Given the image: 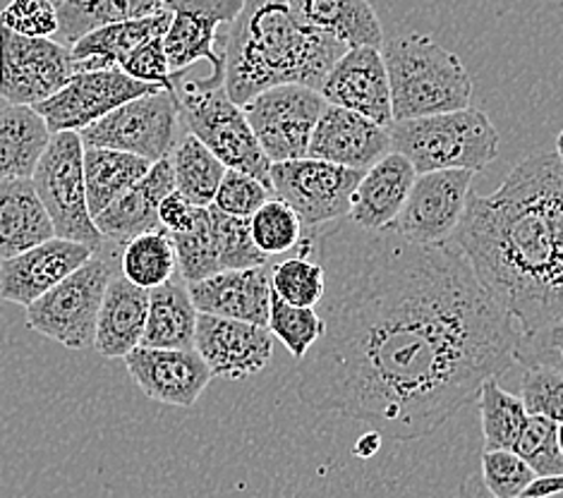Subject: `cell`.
<instances>
[{
	"label": "cell",
	"instance_id": "6da1fadb",
	"mask_svg": "<svg viewBox=\"0 0 563 498\" xmlns=\"http://www.w3.org/2000/svg\"><path fill=\"white\" fill-rule=\"evenodd\" d=\"M319 235L324 333L300 359L307 406L415 441L514 365L520 327L455 242L418 245L355 225Z\"/></svg>",
	"mask_w": 563,
	"mask_h": 498
},
{
	"label": "cell",
	"instance_id": "7a4b0ae2",
	"mask_svg": "<svg viewBox=\"0 0 563 498\" xmlns=\"http://www.w3.org/2000/svg\"><path fill=\"white\" fill-rule=\"evenodd\" d=\"M223 89L238 106L278 85L319 89L345 44L295 20L288 0H243L223 42Z\"/></svg>",
	"mask_w": 563,
	"mask_h": 498
},
{
	"label": "cell",
	"instance_id": "3957f363",
	"mask_svg": "<svg viewBox=\"0 0 563 498\" xmlns=\"http://www.w3.org/2000/svg\"><path fill=\"white\" fill-rule=\"evenodd\" d=\"M394 120L424 118L471 106L473 79L453 51L427 34L396 36L384 44Z\"/></svg>",
	"mask_w": 563,
	"mask_h": 498
},
{
	"label": "cell",
	"instance_id": "277c9868",
	"mask_svg": "<svg viewBox=\"0 0 563 498\" xmlns=\"http://www.w3.org/2000/svg\"><path fill=\"white\" fill-rule=\"evenodd\" d=\"M391 152L404 154L418 173L482 170L499 156L501 134L492 118L465 106L459 111L394 120Z\"/></svg>",
	"mask_w": 563,
	"mask_h": 498
},
{
	"label": "cell",
	"instance_id": "5b68a950",
	"mask_svg": "<svg viewBox=\"0 0 563 498\" xmlns=\"http://www.w3.org/2000/svg\"><path fill=\"white\" fill-rule=\"evenodd\" d=\"M178 91L180 120L225 168L250 173L272 190V161L266 158L250 120L223 87H205L199 79H183Z\"/></svg>",
	"mask_w": 563,
	"mask_h": 498
},
{
	"label": "cell",
	"instance_id": "8992f818",
	"mask_svg": "<svg viewBox=\"0 0 563 498\" xmlns=\"http://www.w3.org/2000/svg\"><path fill=\"white\" fill-rule=\"evenodd\" d=\"M82 158L85 144L79 140V132L51 134L32 182L38 199L44 201L56 235L82 242L89 250L99 252L103 235L89 213Z\"/></svg>",
	"mask_w": 563,
	"mask_h": 498
},
{
	"label": "cell",
	"instance_id": "52a82bcc",
	"mask_svg": "<svg viewBox=\"0 0 563 498\" xmlns=\"http://www.w3.org/2000/svg\"><path fill=\"white\" fill-rule=\"evenodd\" d=\"M113 272L106 259L91 257L26 309V329L46 335L68 350L93 343L97 317Z\"/></svg>",
	"mask_w": 563,
	"mask_h": 498
},
{
	"label": "cell",
	"instance_id": "ba28073f",
	"mask_svg": "<svg viewBox=\"0 0 563 498\" xmlns=\"http://www.w3.org/2000/svg\"><path fill=\"white\" fill-rule=\"evenodd\" d=\"M269 175L274 197L298 213L305 233H317L351 217L353 195L365 170L305 156L272 164Z\"/></svg>",
	"mask_w": 563,
	"mask_h": 498
},
{
	"label": "cell",
	"instance_id": "9c48e42d",
	"mask_svg": "<svg viewBox=\"0 0 563 498\" xmlns=\"http://www.w3.org/2000/svg\"><path fill=\"white\" fill-rule=\"evenodd\" d=\"M178 91L161 89L118 106L115 111L79 132V140L85 146L137 154L156 164L161 158H168L173 146L178 144Z\"/></svg>",
	"mask_w": 563,
	"mask_h": 498
},
{
	"label": "cell",
	"instance_id": "30bf717a",
	"mask_svg": "<svg viewBox=\"0 0 563 498\" xmlns=\"http://www.w3.org/2000/svg\"><path fill=\"white\" fill-rule=\"evenodd\" d=\"M319 89L305 85H278L250 99L243 111L272 164L305 158L317 120L324 111Z\"/></svg>",
	"mask_w": 563,
	"mask_h": 498
},
{
	"label": "cell",
	"instance_id": "8fae6325",
	"mask_svg": "<svg viewBox=\"0 0 563 498\" xmlns=\"http://www.w3.org/2000/svg\"><path fill=\"white\" fill-rule=\"evenodd\" d=\"M73 75L70 46L0 24V99L10 106H36L68 85Z\"/></svg>",
	"mask_w": 563,
	"mask_h": 498
},
{
	"label": "cell",
	"instance_id": "7c38bea8",
	"mask_svg": "<svg viewBox=\"0 0 563 498\" xmlns=\"http://www.w3.org/2000/svg\"><path fill=\"white\" fill-rule=\"evenodd\" d=\"M473 178V170L418 173L404 209L384 231L418 245L449 242L465 217Z\"/></svg>",
	"mask_w": 563,
	"mask_h": 498
},
{
	"label": "cell",
	"instance_id": "4fadbf2b",
	"mask_svg": "<svg viewBox=\"0 0 563 498\" xmlns=\"http://www.w3.org/2000/svg\"><path fill=\"white\" fill-rule=\"evenodd\" d=\"M156 91H161V87L132 79L120 67L82 70L75 73L68 79V85L58 89L53 97L36 103L34 111L44 118L51 134L82 132L103 115L115 111L118 106Z\"/></svg>",
	"mask_w": 563,
	"mask_h": 498
},
{
	"label": "cell",
	"instance_id": "5bb4252c",
	"mask_svg": "<svg viewBox=\"0 0 563 498\" xmlns=\"http://www.w3.org/2000/svg\"><path fill=\"white\" fill-rule=\"evenodd\" d=\"M164 8L170 12V24L164 34L170 75L180 77L187 67L207 60L213 73L199 82L223 87L225 63L223 51L217 48L219 26L238 18L243 0H164Z\"/></svg>",
	"mask_w": 563,
	"mask_h": 498
},
{
	"label": "cell",
	"instance_id": "9a60e30c",
	"mask_svg": "<svg viewBox=\"0 0 563 498\" xmlns=\"http://www.w3.org/2000/svg\"><path fill=\"white\" fill-rule=\"evenodd\" d=\"M195 350L213 376L240 381L260 374L274 355V333L269 327L250 321L199 314L195 329Z\"/></svg>",
	"mask_w": 563,
	"mask_h": 498
},
{
	"label": "cell",
	"instance_id": "2e32d148",
	"mask_svg": "<svg viewBox=\"0 0 563 498\" xmlns=\"http://www.w3.org/2000/svg\"><path fill=\"white\" fill-rule=\"evenodd\" d=\"M128 374L146 398L173 408H192L213 374L197 350L137 345L123 357Z\"/></svg>",
	"mask_w": 563,
	"mask_h": 498
},
{
	"label": "cell",
	"instance_id": "e0dca14e",
	"mask_svg": "<svg viewBox=\"0 0 563 498\" xmlns=\"http://www.w3.org/2000/svg\"><path fill=\"white\" fill-rule=\"evenodd\" d=\"M319 93L327 103L343 106L388 128L394 123L391 87H388L382 48L353 46L333 63Z\"/></svg>",
	"mask_w": 563,
	"mask_h": 498
},
{
	"label": "cell",
	"instance_id": "ac0fdd59",
	"mask_svg": "<svg viewBox=\"0 0 563 498\" xmlns=\"http://www.w3.org/2000/svg\"><path fill=\"white\" fill-rule=\"evenodd\" d=\"M93 254L82 242L51 237L0 264V300L30 307Z\"/></svg>",
	"mask_w": 563,
	"mask_h": 498
},
{
	"label": "cell",
	"instance_id": "d6986e66",
	"mask_svg": "<svg viewBox=\"0 0 563 498\" xmlns=\"http://www.w3.org/2000/svg\"><path fill=\"white\" fill-rule=\"evenodd\" d=\"M388 152H391L388 128L355 111H347L343 106L327 103L317 120L307 156L331 161V164L345 168L367 170Z\"/></svg>",
	"mask_w": 563,
	"mask_h": 498
},
{
	"label": "cell",
	"instance_id": "ffe728a7",
	"mask_svg": "<svg viewBox=\"0 0 563 498\" xmlns=\"http://www.w3.org/2000/svg\"><path fill=\"white\" fill-rule=\"evenodd\" d=\"M192 305L199 314L250 321V324H269L272 307V266L233 268L219 272L205 280L187 286Z\"/></svg>",
	"mask_w": 563,
	"mask_h": 498
},
{
	"label": "cell",
	"instance_id": "44dd1931",
	"mask_svg": "<svg viewBox=\"0 0 563 498\" xmlns=\"http://www.w3.org/2000/svg\"><path fill=\"white\" fill-rule=\"evenodd\" d=\"M176 190L168 158H161L144 178L120 195L113 204L93 217L99 233L115 242H130L142 233L158 231V207L166 195Z\"/></svg>",
	"mask_w": 563,
	"mask_h": 498
},
{
	"label": "cell",
	"instance_id": "7402d4cb",
	"mask_svg": "<svg viewBox=\"0 0 563 498\" xmlns=\"http://www.w3.org/2000/svg\"><path fill=\"white\" fill-rule=\"evenodd\" d=\"M415 178L418 170L404 154L388 152L382 156L362 175L353 195L351 221L365 231H384L404 209Z\"/></svg>",
	"mask_w": 563,
	"mask_h": 498
},
{
	"label": "cell",
	"instance_id": "603a6c76",
	"mask_svg": "<svg viewBox=\"0 0 563 498\" xmlns=\"http://www.w3.org/2000/svg\"><path fill=\"white\" fill-rule=\"evenodd\" d=\"M146 314H150V290L113 274L103 292L91 345L103 357H125L130 350L142 345Z\"/></svg>",
	"mask_w": 563,
	"mask_h": 498
},
{
	"label": "cell",
	"instance_id": "cb8c5ba5",
	"mask_svg": "<svg viewBox=\"0 0 563 498\" xmlns=\"http://www.w3.org/2000/svg\"><path fill=\"white\" fill-rule=\"evenodd\" d=\"M295 20L336 42L384 48L386 38L369 0H288Z\"/></svg>",
	"mask_w": 563,
	"mask_h": 498
},
{
	"label": "cell",
	"instance_id": "d4e9b609",
	"mask_svg": "<svg viewBox=\"0 0 563 498\" xmlns=\"http://www.w3.org/2000/svg\"><path fill=\"white\" fill-rule=\"evenodd\" d=\"M51 237H56V231L32 178L0 182V259L15 257Z\"/></svg>",
	"mask_w": 563,
	"mask_h": 498
},
{
	"label": "cell",
	"instance_id": "484cf974",
	"mask_svg": "<svg viewBox=\"0 0 563 498\" xmlns=\"http://www.w3.org/2000/svg\"><path fill=\"white\" fill-rule=\"evenodd\" d=\"M168 24L170 12L164 8L150 18L99 26V30L77 38L70 46L75 58V73L120 67V63H123L137 46L150 42L154 36H164Z\"/></svg>",
	"mask_w": 563,
	"mask_h": 498
},
{
	"label": "cell",
	"instance_id": "4316f807",
	"mask_svg": "<svg viewBox=\"0 0 563 498\" xmlns=\"http://www.w3.org/2000/svg\"><path fill=\"white\" fill-rule=\"evenodd\" d=\"M197 317L199 312L192 305L187 283L173 276L164 286L150 290V314H146L142 345L192 350Z\"/></svg>",
	"mask_w": 563,
	"mask_h": 498
},
{
	"label": "cell",
	"instance_id": "83f0119b",
	"mask_svg": "<svg viewBox=\"0 0 563 498\" xmlns=\"http://www.w3.org/2000/svg\"><path fill=\"white\" fill-rule=\"evenodd\" d=\"M48 140L51 132L34 106L0 109V182L32 178Z\"/></svg>",
	"mask_w": 563,
	"mask_h": 498
},
{
	"label": "cell",
	"instance_id": "f1b7e54d",
	"mask_svg": "<svg viewBox=\"0 0 563 498\" xmlns=\"http://www.w3.org/2000/svg\"><path fill=\"white\" fill-rule=\"evenodd\" d=\"M85 187L91 219L113 204V201L137 185L150 168L152 161L137 154L106 150V146H85Z\"/></svg>",
	"mask_w": 563,
	"mask_h": 498
},
{
	"label": "cell",
	"instance_id": "f546056e",
	"mask_svg": "<svg viewBox=\"0 0 563 498\" xmlns=\"http://www.w3.org/2000/svg\"><path fill=\"white\" fill-rule=\"evenodd\" d=\"M56 8L60 44L73 46L99 26L156 15L164 0H60Z\"/></svg>",
	"mask_w": 563,
	"mask_h": 498
},
{
	"label": "cell",
	"instance_id": "4dcf8cb0",
	"mask_svg": "<svg viewBox=\"0 0 563 498\" xmlns=\"http://www.w3.org/2000/svg\"><path fill=\"white\" fill-rule=\"evenodd\" d=\"M173 168V182L195 207H211L221 185L225 166L199 142L192 132H187L168 154Z\"/></svg>",
	"mask_w": 563,
	"mask_h": 498
},
{
	"label": "cell",
	"instance_id": "1f68e13d",
	"mask_svg": "<svg viewBox=\"0 0 563 498\" xmlns=\"http://www.w3.org/2000/svg\"><path fill=\"white\" fill-rule=\"evenodd\" d=\"M120 266H123V276L144 290L164 286L178 274L176 247L168 231L158 228V231L142 233L125 242Z\"/></svg>",
	"mask_w": 563,
	"mask_h": 498
},
{
	"label": "cell",
	"instance_id": "d6a6232c",
	"mask_svg": "<svg viewBox=\"0 0 563 498\" xmlns=\"http://www.w3.org/2000/svg\"><path fill=\"white\" fill-rule=\"evenodd\" d=\"M479 417L485 449H514L528 410L520 396L508 394L496 379H487L479 388Z\"/></svg>",
	"mask_w": 563,
	"mask_h": 498
},
{
	"label": "cell",
	"instance_id": "836d02e7",
	"mask_svg": "<svg viewBox=\"0 0 563 498\" xmlns=\"http://www.w3.org/2000/svg\"><path fill=\"white\" fill-rule=\"evenodd\" d=\"M168 235L173 240V247H176L180 278L187 283V286H192V283H199L221 272L217 242H213V233H211L209 207H199L197 221L190 231L168 233Z\"/></svg>",
	"mask_w": 563,
	"mask_h": 498
},
{
	"label": "cell",
	"instance_id": "e575fe53",
	"mask_svg": "<svg viewBox=\"0 0 563 498\" xmlns=\"http://www.w3.org/2000/svg\"><path fill=\"white\" fill-rule=\"evenodd\" d=\"M250 231L254 245L266 257H278V254H286L290 250H300V242L305 237V228L298 213L276 197L252 213Z\"/></svg>",
	"mask_w": 563,
	"mask_h": 498
},
{
	"label": "cell",
	"instance_id": "d590c367",
	"mask_svg": "<svg viewBox=\"0 0 563 498\" xmlns=\"http://www.w3.org/2000/svg\"><path fill=\"white\" fill-rule=\"evenodd\" d=\"M272 290L280 300L298 307H317L327 290V272L310 254L272 264Z\"/></svg>",
	"mask_w": 563,
	"mask_h": 498
},
{
	"label": "cell",
	"instance_id": "8d00e7d4",
	"mask_svg": "<svg viewBox=\"0 0 563 498\" xmlns=\"http://www.w3.org/2000/svg\"><path fill=\"white\" fill-rule=\"evenodd\" d=\"M266 327L274 333V339L286 345L295 359H302L324 333V319L314 307L288 305L272 290L269 324Z\"/></svg>",
	"mask_w": 563,
	"mask_h": 498
},
{
	"label": "cell",
	"instance_id": "74e56055",
	"mask_svg": "<svg viewBox=\"0 0 563 498\" xmlns=\"http://www.w3.org/2000/svg\"><path fill=\"white\" fill-rule=\"evenodd\" d=\"M211 219V233L213 242H217L219 264L221 272H233V268H252L269 264V257L254 245L250 219L228 217V213L219 211L217 207H209Z\"/></svg>",
	"mask_w": 563,
	"mask_h": 498
},
{
	"label": "cell",
	"instance_id": "f35d334b",
	"mask_svg": "<svg viewBox=\"0 0 563 498\" xmlns=\"http://www.w3.org/2000/svg\"><path fill=\"white\" fill-rule=\"evenodd\" d=\"M538 477L561 475L563 453L559 446V424L542 414H528L514 449Z\"/></svg>",
	"mask_w": 563,
	"mask_h": 498
},
{
	"label": "cell",
	"instance_id": "ab89813d",
	"mask_svg": "<svg viewBox=\"0 0 563 498\" xmlns=\"http://www.w3.org/2000/svg\"><path fill=\"white\" fill-rule=\"evenodd\" d=\"M485 487L496 498H516L538 477L530 465L511 449H485L482 451V473Z\"/></svg>",
	"mask_w": 563,
	"mask_h": 498
},
{
	"label": "cell",
	"instance_id": "60d3db41",
	"mask_svg": "<svg viewBox=\"0 0 563 498\" xmlns=\"http://www.w3.org/2000/svg\"><path fill=\"white\" fill-rule=\"evenodd\" d=\"M520 400L528 414H542L563 422V372L552 367H526L520 381Z\"/></svg>",
	"mask_w": 563,
	"mask_h": 498
},
{
	"label": "cell",
	"instance_id": "b9f144b4",
	"mask_svg": "<svg viewBox=\"0 0 563 498\" xmlns=\"http://www.w3.org/2000/svg\"><path fill=\"white\" fill-rule=\"evenodd\" d=\"M272 195L274 192L269 187L252 178L250 173L225 168L217 197H213V207L228 213V217L250 219L254 211L272 199Z\"/></svg>",
	"mask_w": 563,
	"mask_h": 498
},
{
	"label": "cell",
	"instance_id": "7bdbcfd3",
	"mask_svg": "<svg viewBox=\"0 0 563 498\" xmlns=\"http://www.w3.org/2000/svg\"><path fill=\"white\" fill-rule=\"evenodd\" d=\"M514 359L522 367H552L563 372V317L547 327L520 333Z\"/></svg>",
	"mask_w": 563,
	"mask_h": 498
},
{
	"label": "cell",
	"instance_id": "ee69618b",
	"mask_svg": "<svg viewBox=\"0 0 563 498\" xmlns=\"http://www.w3.org/2000/svg\"><path fill=\"white\" fill-rule=\"evenodd\" d=\"M0 24L24 36L51 38L58 34V8L53 0H10L0 10Z\"/></svg>",
	"mask_w": 563,
	"mask_h": 498
},
{
	"label": "cell",
	"instance_id": "f6af8a7d",
	"mask_svg": "<svg viewBox=\"0 0 563 498\" xmlns=\"http://www.w3.org/2000/svg\"><path fill=\"white\" fill-rule=\"evenodd\" d=\"M120 70L132 79H140V82L156 85L161 89H176L166 58L164 36H154L150 42L137 46L123 63H120Z\"/></svg>",
	"mask_w": 563,
	"mask_h": 498
},
{
	"label": "cell",
	"instance_id": "bcb514c9",
	"mask_svg": "<svg viewBox=\"0 0 563 498\" xmlns=\"http://www.w3.org/2000/svg\"><path fill=\"white\" fill-rule=\"evenodd\" d=\"M197 211H199V207H195L192 201H187L180 192L173 190L170 195L164 197V201H161V207H158L161 228H166L168 233L190 231L197 221Z\"/></svg>",
	"mask_w": 563,
	"mask_h": 498
},
{
	"label": "cell",
	"instance_id": "7dc6e473",
	"mask_svg": "<svg viewBox=\"0 0 563 498\" xmlns=\"http://www.w3.org/2000/svg\"><path fill=\"white\" fill-rule=\"evenodd\" d=\"M516 498H563V473L534 477Z\"/></svg>",
	"mask_w": 563,
	"mask_h": 498
},
{
	"label": "cell",
	"instance_id": "c3c4849f",
	"mask_svg": "<svg viewBox=\"0 0 563 498\" xmlns=\"http://www.w3.org/2000/svg\"><path fill=\"white\" fill-rule=\"evenodd\" d=\"M455 498H496L489 494V489L485 487V482H482L479 475H467L461 482V489L455 494Z\"/></svg>",
	"mask_w": 563,
	"mask_h": 498
},
{
	"label": "cell",
	"instance_id": "681fc988",
	"mask_svg": "<svg viewBox=\"0 0 563 498\" xmlns=\"http://www.w3.org/2000/svg\"><path fill=\"white\" fill-rule=\"evenodd\" d=\"M382 439H384V436L377 432V429H372L369 434L357 439V443H355V455H357V457H365V461H367V457H372L374 453L379 451Z\"/></svg>",
	"mask_w": 563,
	"mask_h": 498
},
{
	"label": "cell",
	"instance_id": "f907efd6",
	"mask_svg": "<svg viewBox=\"0 0 563 498\" xmlns=\"http://www.w3.org/2000/svg\"><path fill=\"white\" fill-rule=\"evenodd\" d=\"M556 154H559V156H561V161H563V130H561L559 140H556Z\"/></svg>",
	"mask_w": 563,
	"mask_h": 498
},
{
	"label": "cell",
	"instance_id": "816d5d0a",
	"mask_svg": "<svg viewBox=\"0 0 563 498\" xmlns=\"http://www.w3.org/2000/svg\"><path fill=\"white\" fill-rule=\"evenodd\" d=\"M559 446H561V453H563V422H559Z\"/></svg>",
	"mask_w": 563,
	"mask_h": 498
}]
</instances>
